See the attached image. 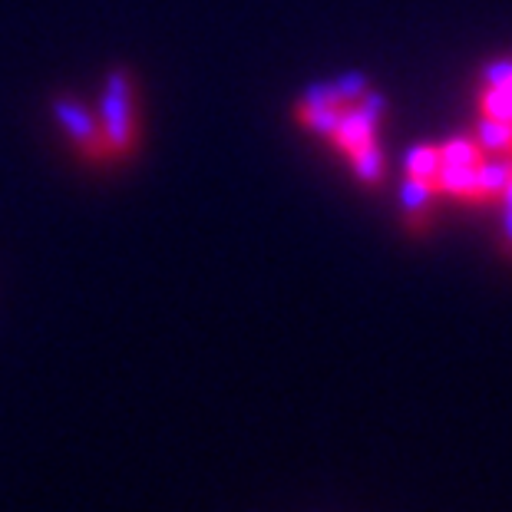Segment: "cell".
I'll return each mask as SVG.
<instances>
[{"label":"cell","instance_id":"6","mask_svg":"<svg viewBox=\"0 0 512 512\" xmlns=\"http://www.w3.org/2000/svg\"><path fill=\"white\" fill-rule=\"evenodd\" d=\"M479 113H483V119L512 123V93L499 90V86H483V96H479Z\"/></svg>","mask_w":512,"mask_h":512},{"label":"cell","instance_id":"3","mask_svg":"<svg viewBox=\"0 0 512 512\" xmlns=\"http://www.w3.org/2000/svg\"><path fill=\"white\" fill-rule=\"evenodd\" d=\"M433 185L427 182H417V179H407L403 182V192H400V199H403V212H407V225L413 228V232H423L427 228V219H430V199H433Z\"/></svg>","mask_w":512,"mask_h":512},{"label":"cell","instance_id":"4","mask_svg":"<svg viewBox=\"0 0 512 512\" xmlns=\"http://www.w3.org/2000/svg\"><path fill=\"white\" fill-rule=\"evenodd\" d=\"M440 166H443V162H440V146H417V149L410 152V159H407V179L427 182V185L437 189Z\"/></svg>","mask_w":512,"mask_h":512},{"label":"cell","instance_id":"7","mask_svg":"<svg viewBox=\"0 0 512 512\" xmlns=\"http://www.w3.org/2000/svg\"><path fill=\"white\" fill-rule=\"evenodd\" d=\"M354 159V169H357V179H361L364 185H377L380 179H384V156H380L377 143L364 146Z\"/></svg>","mask_w":512,"mask_h":512},{"label":"cell","instance_id":"9","mask_svg":"<svg viewBox=\"0 0 512 512\" xmlns=\"http://www.w3.org/2000/svg\"><path fill=\"white\" fill-rule=\"evenodd\" d=\"M499 202H503V248H506V255H512V176L506 182L503 195H499Z\"/></svg>","mask_w":512,"mask_h":512},{"label":"cell","instance_id":"5","mask_svg":"<svg viewBox=\"0 0 512 512\" xmlns=\"http://www.w3.org/2000/svg\"><path fill=\"white\" fill-rule=\"evenodd\" d=\"M479 146L486 152H496V156H509L512 159V123H499V119H483L476 129Z\"/></svg>","mask_w":512,"mask_h":512},{"label":"cell","instance_id":"2","mask_svg":"<svg viewBox=\"0 0 512 512\" xmlns=\"http://www.w3.org/2000/svg\"><path fill=\"white\" fill-rule=\"evenodd\" d=\"M53 113H57L63 129H67V133L73 136V143L80 146V152H83L86 159H96V162L113 159V149H110V143H106L103 126L93 123L80 103L63 100V96H60V100H53Z\"/></svg>","mask_w":512,"mask_h":512},{"label":"cell","instance_id":"8","mask_svg":"<svg viewBox=\"0 0 512 512\" xmlns=\"http://www.w3.org/2000/svg\"><path fill=\"white\" fill-rule=\"evenodd\" d=\"M486 86H499V90H509L512 93V60H496L489 63L486 73H483Z\"/></svg>","mask_w":512,"mask_h":512},{"label":"cell","instance_id":"1","mask_svg":"<svg viewBox=\"0 0 512 512\" xmlns=\"http://www.w3.org/2000/svg\"><path fill=\"white\" fill-rule=\"evenodd\" d=\"M100 126L113 156H123V152L133 149L136 119H133V80H129V70H113L110 80H106Z\"/></svg>","mask_w":512,"mask_h":512}]
</instances>
